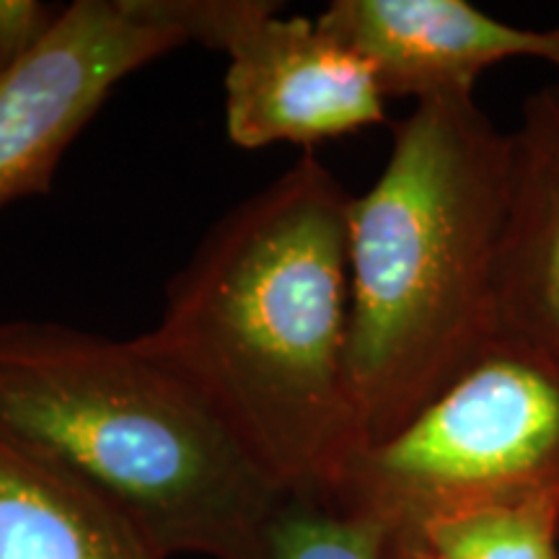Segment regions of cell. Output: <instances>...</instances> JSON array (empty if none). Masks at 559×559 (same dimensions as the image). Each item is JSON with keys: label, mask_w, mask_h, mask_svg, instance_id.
Returning <instances> with one entry per match:
<instances>
[{"label": "cell", "mask_w": 559, "mask_h": 559, "mask_svg": "<svg viewBox=\"0 0 559 559\" xmlns=\"http://www.w3.org/2000/svg\"><path fill=\"white\" fill-rule=\"evenodd\" d=\"M389 559H436L415 539H391Z\"/></svg>", "instance_id": "obj_13"}, {"label": "cell", "mask_w": 559, "mask_h": 559, "mask_svg": "<svg viewBox=\"0 0 559 559\" xmlns=\"http://www.w3.org/2000/svg\"><path fill=\"white\" fill-rule=\"evenodd\" d=\"M326 500L381 521L391 539L526 500L559 513V358L498 337L400 432L349 461Z\"/></svg>", "instance_id": "obj_4"}, {"label": "cell", "mask_w": 559, "mask_h": 559, "mask_svg": "<svg viewBox=\"0 0 559 559\" xmlns=\"http://www.w3.org/2000/svg\"><path fill=\"white\" fill-rule=\"evenodd\" d=\"M0 559H166L94 489L0 438Z\"/></svg>", "instance_id": "obj_9"}, {"label": "cell", "mask_w": 559, "mask_h": 559, "mask_svg": "<svg viewBox=\"0 0 559 559\" xmlns=\"http://www.w3.org/2000/svg\"><path fill=\"white\" fill-rule=\"evenodd\" d=\"M58 16L60 9L39 0H0V79L45 39Z\"/></svg>", "instance_id": "obj_12"}, {"label": "cell", "mask_w": 559, "mask_h": 559, "mask_svg": "<svg viewBox=\"0 0 559 559\" xmlns=\"http://www.w3.org/2000/svg\"><path fill=\"white\" fill-rule=\"evenodd\" d=\"M0 438L94 489L166 559H257L285 489L138 340L0 321Z\"/></svg>", "instance_id": "obj_3"}, {"label": "cell", "mask_w": 559, "mask_h": 559, "mask_svg": "<svg viewBox=\"0 0 559 559\" xmlns=\"http://www.w3.org/2000/svg\"><path fill=\"white\" fill-rule=\"evenodd\" d=\"M510 135L474 99L415 104L349 200L347 381L368 445L400 432L498 340Z\"/></svg>", "instance_id": "obj_2"}, {"label": "cell", "mask_w": 559, "mask_h": 559, "mask_svg": "<svg viewBox=\"0 0 559 559\" xmlns=\"http://www.w3.org/2000/svg\"><path fill=\"white\" fill-rule=\"evenodd\" d=\"M317 24L368 62L386 99L474 94L479 75L502 60L559 68V26H513L464 0H334Z\"/></svg>", "instance_id": "obj_7"}, {"label": "cell", "mask_w": 559, "mask_h": 559, "mask_svg": "<svg viewBox=\"0 0 559 559\" xmlns=\"http://www.w3.org/2000/svg\"><path fill=\"white\" fill-rule=\"evenodd\" d=\"M389 549L381 521L319 495L285 492L264 523L257 559H389Z\"/></svg>", "instance_id": "obj_10"}, {"label": "cell", "mask_w": 559, "mask_h": 559, "mask_svg": "<svg viewBox=\"0 0 559 559\" xmlns=\"http://www.w3.org/2000/svg\"><path fill=\"white\" fill-rule=\"evenodd\" d=\"M192 41L185 0H75L0 79V210L52 190L111 88Z\"/></svg>", "instance_id": "obj_5"}, {"label": "cell", "mask_w": 559, "mask_h": 559, "mask_svg": "<svg viewBox=\"0 0 559 559\" xmlns=\"http://www.w3.org/2000/svg\"><path fill=\"white\" fill-rule=\"evenodd\" d=\"M412 539L436 559H559V513L544 500L451 515Z\"/></svg>", "instance_id": "obj_11"}, {"label": "cell", "mask_w": 559, "mask_h": 559, "mask_svg": "<svg viewBox=\"0 0 559 559\" xmlns=\"http://www.w3.org/2000/svg\"><path fill=\"white\" fill-rule=\"evenodd\" d=\"M185 5L192 41L228 55L226 132L239 148L313 145L386 120L373 70L317 19L264 0Z\"/></svg>", "instance_id": "obj_6"}, {"label": "cell", "mask_w": 559, "mask_h": 559, "mask_svg": "<svg viewBox=\"0 0 559 559\" xmlns=\"http://www.w3.org/2000/svg\"><path fill=\"white\" fill-rule=\"evenodd\" d=\"M349 200L300 158L207 230L135 337L285 492L319 498L366 449L347 381Z\"/></svg>", "instance_id": "obj_1"}, {"label": "cell", "mask_w": 559, "mask_h": 559, "mask_svg": "<svg viewBox=\"0 0 559 559\" xmlns=\"http://www.w3.org/2000/svg\"><path fill=\"white\" fill-rule=\"evenodd\" d=\"M510 135L498 337L559 358V86L534 91Z\"/></svg>", "instance_id": "obj_8"}]
</instances>
